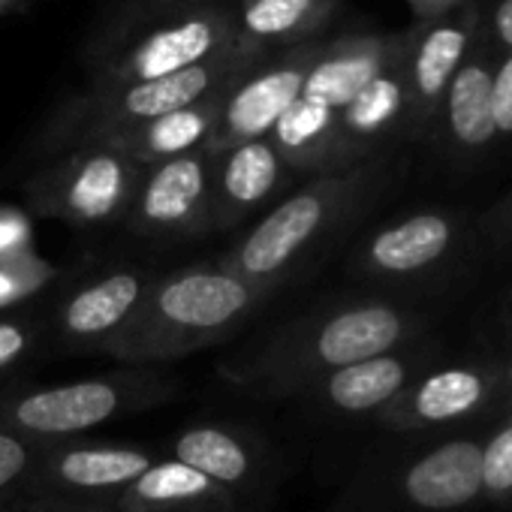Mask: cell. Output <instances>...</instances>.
Returning <instances> with one entry per match:
<instances>
[{
    "instance_id": "obj_6",
    "label": "cell",
    "mask_w": 512,
    "mask_h": 512,
    "mask_svg": "<svg viewBox=\"0 0 512 512\" xmlns=\"http://www.w3.org/2000/svg\"><path fill=\"white\" fill-rule=\"evenodd\" d=\"M232 34V7L220 0L163 10L151 25L100 55L88 91H115L184 73L229 52Z\"/></svg>"
},
{
    "instance_id": "obj_29",
    "label": "cell",
    "mask_w": 512,
    "mask_h": 512,
    "mask_svg": "<svg viewBox=\"0 0 512 512\" xmlns=\"http://www.w3.org/2000/svg\"><path fill=\"white\" fill-rule=\"evenodd\" d=\"M482 40L497 52H512V0H500L494 7Z\"/></svg>"
},
{
    "instance_id": "obj_21",
    "label": "cell",
    "mask_w": 512,
    "mask_h": 512,
    "mask_svg": "<svg viewBox=\"0 0 512 512\" xmlns=\"http://www.w3.org/2000/svg\"><path fill=\"white\" fill-rule=\"evenodd\" d=\"M169 458L205 473L229 491L253 482L263 467L260 446L244 431L217 422H199L178 431L175 440L169 443Z\"/></svg>"
},
{
    "instance_id": "obj_11",
    "label": "cell",
    "mask_w": 512,
    "mask_h": 512,
    "mask_svg": "<svg viewBox=\"0 0 512 512\" xmlns=\"http://www.w3.org/2000/svg\"><path fill=\"white\" fill-rule=\"evenodd\" d=\"M296 172L281 160L269 136L250 139L211 157V226L229 232L250 223L263 208H275Z\"/></svg>"
},
{
    "instance_id": "obj_12",
    "label": "cell",
    "mask_w": 512,
    "mask_h": 512,
    "mask_svg": "<svg viewBox=\"0 0 512 512\" xmlns=\"http://www.w3.org/2000/svg\"><path fill=\"white\" fill-rule=\"evenodd\" d=\"M416 28H410L407 43L398 55L341 109L332 148V172L362 163L380 142L410 127V91H407V55Z\"/></svg>"
},
{
    "instance_id": "obj_8",
    "label": "cell",
    "mask_w": 512,
    "mask_h": 512,
    "mask_svg": "<svg viewBox=\"0 0 512 512\" xmlns=\"http://www.w3.org/2000/svg\"><path fill=\"white\" fill-rule=\"evenodd\" d=\"M326 40H308L293 49L275 52L253 64L226 94L220 103L217 124L202 145L205 154L217 157L226 148H235L250 139H263L275 130L284 112L299 100L302 85L320 58Z\"/></svg>"
},
{
    "instance_id": "obj_13",
    "label": "cell",
    "mask_w": 512,
    "mask_h": 512,
    "mask_svg": "<svg viewBox=\"0 0 512 512\" xmlns=\"http://www.w3.org/2000/svg\"><path fill=\"white\" fill-rule=\"evenodd\" d=\"M413 28L416 34L407 55L410 127H422L437 115L455 70L473 49L479 37V13L476 7H461L440 22Z\"/></svg>"
},
{
    "instance_id": "obj_36",
    "label": "cell",
    "mask_w": 512,
    "mask_h": 512,
    "mask_svg": "<svg viewBox=\"0 0 512 512\" xmlns=\"http://www.w3.org/2000/svg\"><path fill=\"white\" fill-rule=\"evenodd\" d=\"M0 512H7V509H0Z\"/></svg>"
},
{
    "instance_id": "obj_19",
    "label": "cell",
    "mask_w": 512,
    "mask_h": 512,
    "mask_svg": "<svg viewBox=\"0 0 512 512\" xmlns=\"http://www.w3.org/2000/svg\"><path fill=\"white\" fill-rule=\"evenodd\" d=\"M407 386V362L386 353L368 362L338 368L296 392V398L326 407L332 413L359 416L389 407Z\"/></svg>"
},
{
    "instance_id": "obj_4",
    "label": "cell",
    "mask_w": 512,
    "mask_h": 512,
    "mask_svg": "<svg viewBox=\"0 0 512 512\" xmlns=\"http://www.w3.org/2000/svg\"><path fill=\"white\" fill-rule=\"evenodd\" d=\"M269 58V55H266ZM263 58H250L238 52L235 46L199 67H190L184 73L157 79V82H139L115 91H85L64 103L43 139V151H76L85 145H97L100 139L121 133L127 127H136L142 121L178 112L184 106H193L217 91L232 88L253 64H260Z\"/></svg>"
},
{
    "instance_id": "obj_33",
    "label": "cell",
    "mask_w": 512,
    "mask_h": 512,
    "mask_svg": "<svg viewBox=\"0 0 512 512\" xmlns=\"http://www.w3.org/2000/svg\"><path fill=\"white\" fill-rule=\"evenodd\" d=\"M16 4H22V0H0V16H4V13H10Z\"/></svg>"
},
{
    "instance_id": "obj_20",
    "label": "cell",
    "mask_w": 512,
    "mask_h": 512,
    "mask_svg": "<svg viewBox=\"0 0 512 512\" xmlns=\"http://www.w3.org/2000/svg\"><path fill=\"white\" fill-rule=\"evenodd\" d=\"M482 491V446L449 440L404 473V494L419 509H458Z\"/></svg>"
},
{
    "instance_id": "obj_5",
    "label": "cell",
    "mask_w": 512,
    "mask_h": 512,
    "mask_svg": "<svg viewBox=\"0 0 512 512\" xmlns=\"http://www.w3.org/2000/svg\"><path fill=\"white\" fill-rule=\"evenodd\" d=\"M172 395L175 386L169 380L142 371L7 392L0 395V431L40 443H64L121 413L154 407Z\"/></svg>"
},
{
    "instance_id": "obj_14",
    "label": "cell",
    "mask_w": 512,
    "mask_h": 512,
    "mask_svg": "<svg viewBox=\"0 0 512 512\" xmlns=\"http://www.w3.org/2000/svg\"><path fill=\"white\" fill-rule=\"evenodd\" d=\"M407 34L410 28L398 34H347L326 40L299 100L329 115H341V109L350 106L353 97L398 55Z\"/></svg>"
},
{
    "instance_id": "obj_28",
    "label": "cell",
    "mask_w": 512,
    "mask_h": 512,
    "mask_svg": "<svg viewBox=\"0 0 512 512\" xmlns=\"http://www.w3.org/2000/svg\"><path fill=\"white\" fill-rule=\"evenodd\" d=\"M491 106H494V127H497V133H512V52L494 70Z\"/></svg>"
},
{
    "instance_id": "obj_35",
    "label": "cell",
    "mask_w": 512,
    "mask_h": 512,
    "mask_svg": "<svg viewBox=\"0 0 512 512\" xmlns=\"http://www.w3.org/2000/svg\"><path fill=\"white\" fill-rule=\"evenodd\" d=\"M509 380H512V368H509Z\"/></svg>"
},
{
    "instance_id": "obj_31",
    "label": "cell",
    "mask_w": 512,
    "mask_h": 512,
    "mask_svg": "<svg viewBox=\"0 0 512 512\" xmlns=\"http://www.w3.org/2000/svg\"><path fill=\"white\" fill-rule=\"evenodd\" d=\"M193 4H217V0H148V7L172 10V7H193Z\"/></svg>"
},
{
    "instance_id": "obj_23",
    "label": "cell",
    "mask_w": 512,
    "mask_h": 512,
    "mask_svg": "<svg viewBox=\"0 0 512 512\" xmlns=\"http://www.w3.org/2000/svg\"><path fill=\"white\" fill-rule=\"evenodd\" d=\"M452 223L440 214H413L380 229L365 244V266L380 275H413L449 250Z\"/></svg>"
},
{
    "instance_id": "obj_22",
    "label": "cell",
    "mask_w": 512,
    "mask_h": 512,
    "mask_svg": "<svg viewBox=\"0 0 512 512\" xmlns=\"http://www.w3.org/2000/svg\"><path fill=\"white\" fill-rule=\"evenodd\" d=\"M494 58L491 46L482 40V31L467 52L464 64L455 70L446 94H443V115L452 139L464 148H482L497 136L494 127V106H491V85H494Z\"/></svg>"
},
{
    "instance_id": "obj_24",
    "label": "cell",
    "mask_w": 512,
    "mask_h": 512,
    "mask_svg": "<svg viewBox=\"0 0 512 512\" xmlns=\"http://www.w3.org/2000/svg\"><path fill=\"white\" fill-rule=\"evenodd\" d=\"M485 383L476 371L449 368L425 377L410 395L407 404H389V422L392 425H410V422H449L464 413H470L482 401Z\"/></svg>"
},
{
    "instance_id": "obj_34",
    "label": "cell",
    "mask_w": 512,
    "mask_h": 512,
    "mask_svg": "<svg viewBox=\"0 0 512 512\" xmlns=\"http://www.w3.org/2000/svg\"><path fill=\"white\" fill-rule=\"evenodd\" d=\"M407 4H410V7H413V4H416V0H407Z\"/></svg>"
},
{
    "instance_id": "obj_15",
    "label": "cell",
    "mask_w": 512,
    "mask_h": 512,
    "mask_svg": "<svg viewBox=\"0 0 512 512\" xmlns=\"http://www.w3.org/2000/svg\"><path fill=\"white\" fill-rule=\"evenodd\" d=\"M154 275L148 269L124 266L100 275L67 296L58 311V335L76 350H100L130 320Z\"/></svg>"
},
{
    "instance_id": "obj_10",
    "label": "cell",
    "mask_w": 512,
    "mask_h": 512,
    "mask_svg": "<svg viewBox=\"0 0 512 512\" xmlns=\"http://www.w3.org/2000/svg\"><path fill=\"white\" fill-rule=\"evenodd\" d=\"M163 455L130 443H49L28 479V494L55 497H100L124 491Z\"/></svg>"
},
{
    "instance_id": "obj_3",
    "label": "cell",
    "mask_w": 512,
    "mask_h": 512,
    "mask_svg": "<svg viewBox=\"0 0 512 512\" xmlns=\"http://www.w3.org/2000/svg\"><path fill=\"white\" fill-rule=\"evenodd\" d=\"M371 181L374 169L365 163L311 178L256 220L244 238L220 256L217 269L275 296L311 266L323 241L362 205Z\"/></svg>"
},
{
    "instance_id": "obj_1",
    "label": "cell",
    "mask_w": 512,
    "mask_h": 512,
    "mask_svg": "<svg viewBox=\"0 0 512 512\" xmlns=\"http://www.w3.org/2000/svg\"><path fill=\"white\" fill-rule=\"evenodd\" d=\"M272 296L223 269L187 266L160 275L103 347L121 365H163L229 341Z\"/></svg>"
},
{
    "instance_id": "obj_2",
    "label": "cell",
    "mask_w": 512,
    "mask_h": 512,
    "mask_svg": "<svg viewBox=\"0 0 512 512\" xmlns=\"http://www.w3.org/2000/svg\"><path fill=\"white\" fill-rule=\"evenodd\" d=\"M404 332V314L389 305L314 314L266 332L223 365V377L244 392L284 398L338 368L392 353Z\"/></svg>"
},
{
    "instance_id": "obj_30",
    "label": "cell",
    "mask_w": 512,
    "mask_h": 512,
    "mask_svg": "<svg viewBox=\"0 0 512 512\" xmlns=\"http://www.w3.org/2000/svg\"><path fill=\"white\" fill-rule=\"evenodd\" d=\"M461 7H464V0H416L410 10L416 16V25H431V22L452 16Z\"/></svg>"
},
{
    "instance_id": "obj_32",
    "label": "cell",
    "mask_w": 512,
    "mask_h": 512,
    "mask_svg": "<svg viewBox=\"0 0 512 512\" xmlns=\"http://www.w3.org/2000/svg\"><path fill=\"white\" fill-rule=\"evenodd\" d=\"M40 512H109V509H91V506H64V509H55V506H46Z\"/></svg>"
},
{
    "instance_id": "obj_7",
    "label": "cell",
    "mask_w": 512,
    "mask_h": 512,
    "mask_svg": "<svg viewBox=\"0 0 512 512\" xmlns=\"http://www.w3.org/2000/svg\"><path fill=\"white\" fill-rule=\"evenodd\" d=\"M145 166L124 154L85 145L67 151L46 169H40L25 193L40 217H52L70 226H109L127 217Z\"/></svg>"
},
{
    "instance_id": "obj_17",
    "label": "cell",
    "mask_w": 512,
    "mask_h": 512,
    "mask_svg": "<svg viewBox=\"0 0 512 512\" xmlns=\"http://www.w3.org/2000/svg\"><path fill=\"white\" fill-rule=\"evenodd\" d=\"M235 494L205 473L160 458L109 500V512H232Z\"/></svg>"
},
{
    "instance_id": "obj_9",
    "label": "cell",
    "mask_w": 512,
    "mask_h": 512,
    "mask_svg": "<svg viewBox=\"0 0 512 512\" xmlns=\"http://www.w3.org/2000/svg\"><path fill=\"white\" fill-rule=\"evenodd\" d=\"M211 154L190 151L175 160L145 166L130 211L127 229L145 238H202L211 226Z\"/></svg>"
},
{
    "instance_id": "obj_18",
    "label": "cell",
    "mask_w": 512,
    "mask_h": 512,
    "mask_svg": "<svg viewBox=\"0 0 512 512\" xmlns=\"http://www.w3.org/2000/svg\"><path fill=\"white\" fill-rule=\"evenodd\" d=\"M226 91H217V94H211L193 106H184L178 112H169V115L142 121L136 127H127L121 133H112V136L100 139L97 145L112 148L139 166H154V163L175 160V157H184L190 151H199L217 124L220 103H223Z\"/></svg>"
},
{
    "instance_id": "obj_27",
    "label": "cell",
    "mask_w": 512,
    "mask_h": 512,
    "mask_svg": "<svg viewBox=\"0 0 512 512\" xmlns=\"http://www.w3.org/2000/svg\"><path fill=\"white\" fill-rule=\"evenodd\" d=\"M40 338V329L34 320H0V371L13 368L19 359H25Z\"/></svg>"
},
{
    "instance_id": "obj_25",
    "label": "cell",
    "mask_w": 512,
    "mask_h": 512,
    "mask_svg": "<svg viewBox=\"0 0 512 512\" xmlns=\"http://www.w3.org/2000/svg\"><path fill=\"white\" fill-rule=\"evenodd\" d=\"M46 446L49 443L0 431V500H10L28 488V479Z\"/></svg>"
},
{
    "instance_id": "obj_26",
    "label": "cell",
    "mask_w": 512,
    "mask_h": 512,
    "mask_svg": "<svg viewBox=\"0 0 512 512\" xmlns=\"http://www.w3.org/2000/svg\"><path fill=\"white\" fill-rule=\"evenodd\" d=\"M482 491H512V425L500 428L488 446H482Z\"/></svg>"
},
{
    "instance_id": "obj_16",
    "label": "cell",
    "mask_w": 512,
    "mask_h": 512,
    "mask_svg": "<svg viewBox=\"0 0 512 512\" xmlns=\"http://www.w3.org/2000/svg\"><path fill=\"white\" fill-rule=\"evenodd\" d=\"M341 0H238L232 7V46L266 58L323 37Z\"/></svg>"
}]
</instances>
